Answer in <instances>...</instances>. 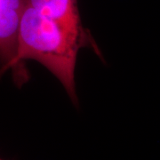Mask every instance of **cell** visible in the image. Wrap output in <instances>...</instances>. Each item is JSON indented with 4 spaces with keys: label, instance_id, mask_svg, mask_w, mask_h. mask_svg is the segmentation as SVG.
I'll list each match as a JSON object with an SVG mask.
<instances>
[{
    "label": "cell",
    "instance_id": "obj_2",
    "mask_svg": "<svg viewBox=\"0 0 160 160\" xmlns=\"http://www.w3.org/2000/svg\"><path fill=\"white\" fill-rule=\"evenodd\" d=\"M25 0H0V76L14 69L18 29Z\"/></svg>",
    "mask_w": 160,
    "mask_h": 160
},
{
    "label": "cell",
    "instance_id": "obj_3",
    "mask_svg": "<svg viewBox=\"0 0 160 160\" xmlns=\"http://www.w3.org/2000/svg\"><path fill=\"white\" fill-rule=\"evenodd\" d=\"M25 4L76 31L86 32L81 24L78 0H25Z\"/></svg>",
    "mask_w": 160,
    "mask_h": 160
},
{
    "label": "cell",
    "instance_id": "obj_1",
    "mask_svg": "<svg viewBox=\"0 0 160 160\" xmlns=\"http://www.w3.org/2000/svg\"><path fill=\"white\" fill-rule=\"evenodd\" d=\"M86 32H78L43 15L24 4L18 29L17 55L12 72L16 86L29 79L25 61L34 60L45 66L62 83L71 101L77 104L75 68L78 52L91 46Z\"/></svg>",
    "mask_w": 160,
    "mask_h": 160
}]
</instances>
